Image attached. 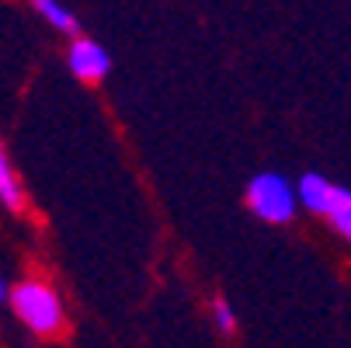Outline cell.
<instances>
[{"label":"cell","instance_id":"obj_1","mask_svg":"<svg viewBox=\"0 0 351 348\" xmlns=\"http://www.w3.org/2000/svg\"><path fill=\"white\" fill-rule=\"evenodd\" d=\"M8 303H11L14 317L38 338H56V334L66 331L63 300L45 279H21L18 286H11Z\"/></svg>","mask_w":351,"mask_h":348},{"label":"cell","instance_id":"obj_2","mask_svg":"<svg viewBox=\"0 0 351 348\" xmlns=\"http://www.w3.org/2000/svg\"><path fill=\"white\" fill-rule=\"evenodd\" d=\"M247 206L265 223H289L299 209V192L285 174L261 171L247 181Z\"/></svg>","mask_w":351,"mask_h":348},{"label":"cell","instance_id":"obj_3","mask_svg":"<svg viewBox=\"0 0 351 348\" xmlns=\"http://www.w3.org/2000/svg\"><path fill=\"white\" fill-rule=\"evenodd\" d=\"M66 67L77 80L84 84H97L108 70H112V56H108V49L101 42H94L87 35H77L66 49Z\"/></svg>","mask_w":351,"mask_h":348},{"label":"cell","instance_id":"obj_4","mask_svg":"<svg viewBox=\"0 0 351 348\" xmlns=\"http://www.w3.org/2000/svg\"><path fill=\"white\" fill-rule=\"evenodd\" d=\"M295 192H299V206L310 209V213H317V216H324L327 198H330V192H334V181H327V178L317 174V171H306L303 178L295 181Z\"/></svg>","mask_w":351,"mask_h":348},{"label":"cell","instance_id":"obj_5","mask_svg":"<svg viewBox=\"0 0 351 348\" xmlns=\"http://www.w3.org/2000/svg\"><path fill=\"white\" fill-rule=\"evenodd\" d=\"M324 220H330V227L351 244V192L334 185L330 198H327V209H324Z\"/></svg>","mask_w":351,"mask_h":348},{"label":"cell","instance_id":"obj_6","mask_svg":"<svg viewBox=\"0 0 351 348\" xmlns=\"http://www.w3.org/2000/svg\"><path fill=\"white\" fill-rule=\"evenodd\" d=\"M0 202H4L11 213H21L25 209V188H21V181H18L11 161H8L4 146H0Z\"/></svg>","mask_w":351,"mask_h":348},{"label":"cell","instance_id":"obj_7","mask_svg":"<svg viewBox=\"0 0 351 348\" xmlns=\"http://www.w3.org/2000/svg\"><path fill=\"white\" fill-rule=\"evenodd\" d=\"M35 11L53 25V28H60V32H66V35H73L77 38V14L70 11V8H63L60 0H35Z\"/></svg>","mask_w":351,"mask_h":348},{"label":"cell","instance_id":"obj_8","mask_svg":"<svg viewBox=\"0 0 351 348\" xmlns=\"http://www.w3.org/2000/svg\"><path fill=\"white\" fill-rule=\"evenodd\" d=\"M213 321H216V327L223 334H233L237 331V314H233V307L223 300V296H216V300H213Z\"/></svg>","mask_w":351,"mask_h":348},{"label":"cell","instance_id":"obj_9","mask_svg":"<svg viewBox=\"0 0 351 348\" xmlns=\"http://www.w3.org/2000/svg\"><path fill=\"white\" fill-rule=\"evenodd\" d=\"M4 300H11V292H8V286H4V279H0V303Z\"/></svg>","mask_w":351,"mask_h":348}]
</instances>
